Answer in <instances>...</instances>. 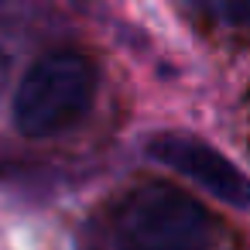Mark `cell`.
I'll return each instance as SVG.
<instances>
[{"label":"cell","instance_id":"cell-2","mask_svg":"<svg viewBox=\"0 0 250 250\" xmlns=\"http://www.w3.org/2000/svg\"><path fill=\"white\" fill-rule=\"evenodd\" d=\"M117 250H216L212 216L182 188L144 185L130 192L117 216Z\"/></svg>","mask_w":250,"mask_h":250},{"label":"cell","instance_id":"cell-5","mask_svg":"<svg viewBox=\"0 0 250 250\" xmlns=\"http://www.w3.org/2000/svg\"><path fill=\"white\" fill-rule=\"evenodd\" d=\"M0 76H4V55H0Z\"/></svg>","mask_w":250,"mask_h":250},{"label":"cell","instance_id":"cell-4","mask_svg":"<svg viewBox=\"0 0 250 250\" xmlns=\"http://www.w3.org/2000/svg\"><path fill=\"white\" fill-rule=\"evenodd\" d=\"M185 4L206 21L226 28H250V0H185Z\"/></svg>","mask_w":250,"mask_h":250},{"label":"cell","instance_id":"cell-1","mask_svg":"<svg viewBox=\"0 0 250 250\" xmlns=\"http://www.w3.org/2000/svg\"><path fill=\"white\" fill-rule=\"evenodd\" d=\"M100 72L83 52H48L14 93V124L24 137H55L76 127L96 100Z\"/></svg>","mask_w":250,"mask_h":250},{"label":"cell","instance_id":"cell-3","mask_svg":"<svg viewBox=\"0 0 250 250\" xmlns=\"http://www.w3.org/2000/svg\"><path fill=\"white\" fill-rule=\"evenodd\" d=\"M147 154L158 165L188 178L192 185L206 188L219 202L233 209H250V178L212 144L188 134H158L147 141Z\"/></svg>","mask_w":250,"mask_h":250}]
</instances>
